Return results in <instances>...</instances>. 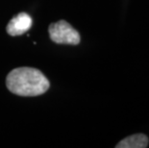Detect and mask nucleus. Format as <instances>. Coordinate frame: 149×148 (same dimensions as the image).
<instances>
[{
    "label": "nucleus",
    "mask_w": 149,
    "mask_h": 148,
    "mask_svg": "<svg viewBox=\"0 0 149 148\" xmlns=\"http://www.w3.org/2000/svg\"><path fill=\"white\" fill-rule=\"evenodd\" d=\"M6 86L19 96H38L45 93L50 83L40 70L33 67H17L7 75Z\"/></svg>",
    "instance_id": "nucleus-1"
},
{
    "label": "nucleus",
    "mask_w": 149,
    "mask_h": 148,
    "mask_svg": "<svg viewBox=\"0 0 149 148\" xmlns=\"http://www.w3.org/2000/svg\"><path fill=\"white\" fill-rule=\"evenodd\" d=\"M48 32L52 42L58 44L77 45L80 43V34L65 20L50 24Z\"/></svg>",
    "instance_id": "nucleus-2"
},
{
    "label": "nucleus",
    "mask_w": 149,
    "mask_h": 148,
    "mask_svg": "<svg viewBox=\"0 0 149 148\" xmlns=\"http://www.w3.org/2000/svg\"><path fill=\"white\" fill-rule=\"evenodd\" d=\"M32 17L26 13H19L17 15L13 17L7 25V33L12 37L20 36L26 33L32 26Z\"/></svg>",
    "instance_id": "nucleus-3"
},
{
    "label": "nucleus",
    "mask_w": 149,
    "mask_h": 148,
    "mask_svg": "<svg viewBox=\"0 0 149 148\" xmlns=\"http://www.w3.org/2000/svg\"><path fill=\"white\" fill-rule=\"evenodd\" d=\"M148 138L144 134H135L123 138L116 144V148H145L148 146Z\"/></svg>",
    "instance_id": "nucleus-4"
}]
</instances>
